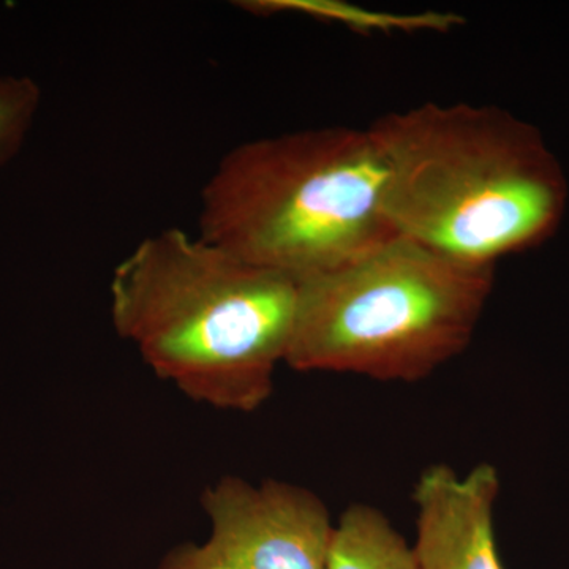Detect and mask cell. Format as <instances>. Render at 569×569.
<instances>
[{"label": "cell", "instance_id": "obj_1", "mask_svg": "<svg viewBox=\"0 0 569 569\" xmlns=\"http://www.w3.org/2000/svg\"><path fill=\"white\" fill-rule=\"evenodd\" d=\"M299 282L167 228L112 271V326L194 402L253 413L274 391L293 336Z\"/></svg>", "mask_w": 569, "mask_h": 569}, {"label": "cell", "instance_id": "obj_2", "mask_svg": "<svg viewBox=\"0 0 569 569\" xmlns=\"http://www.w3.org/2000/svg\"><path fill=\"white\" fill-rule=\"evenodd\" d=\"M385 168L397 236L466 263L548 241L563 219L568 182L541 133L511 112L426 103L369 127Z\"/></svg>", "mask_w": 569, "mask_h": 569}, {"label": "cell", "instance_id": "obj_6", "mask_svg": "<svg viewBox=\"0 0 569 569\" xmlns=\"http://www.w3.org/2000/svg\"><path fill=\"white\" fill-rule=\"evenodd\" d=\"M500 492L497 468L478 463L459 475L433 463L413 489L419 569H505L498 556L493 508Z\"/></svg>", "mask_w": 569, "mask_h": 569}, {"label": "cell", "instance_id": "obj_5", "mask_svg": "<svg viewBox=\"0 0 569 569\" xmlns=\"http://www.w3.org/2000/svg\"><path fill=\"white\" fill-rule=\"evenodd\" d=\"M201 507L209 538L178 546L159 569H328L336 523L312 490L223 477L204 490Z\"/></svg>", "mask_w": 569, "mask_h": 569}, {"label": "cell", "instance_id": "obj_7", "mask_svg": "<svg viewBox=\"0 0 569 569\" xmlns=\"http://www.w3.org/2000/svg\"><path fill=\"white\" fill-rule=\"evenodd\" d=\"M328 569H419L406 539L380 509L348 507L336 523Z\"/></svg>", "mask_w": 569, "mask_h": 569}, {"label": "cell", "instance_id": "obj_4", "mask_svg": "<svg viewBox=\"0 0 569 569\" xmlns=\"http://www.w3.org/2000/svg\"><path fill=\"white\" fill-rule=\"evenodd\" d=\"M496 266L396 236L353 263L299 282L284 365L299 372L425 380L470 346Z\"/></svg>", "mask_w": 569, "mask_h": 569}, {"label": "cell", "instance_id": "obj_8", "mask_svg": "<svg viewBox=\"0 0 569 569\" xmlns=\"http://www.w3.org/2000/svg\"><path fill=\"white\" fill-rule=\"evenodd\" d=\"M40 103V86L32 78L0 77V168L21 151Z\"/></svg>", "mask_w": 569, "mask_h": 569}, {"label": "cell", "instance_id": "obj_3", "mask_svg": "<svg viewBox=\"0 0 569 569\" xmlns=\"http://www.w3.org/2000/svg\"><path fill=\"white\" fill-rule=\"evenodd\" d=\"M387 168L369 130H299L242 142L201 192L198 234L305 282L396 238Z\"/></svg>", "mask_w": 569, "mask_h": 569}]
</instances>
